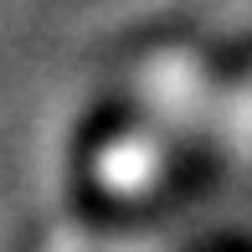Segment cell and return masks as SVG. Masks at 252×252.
<instances>
[{
  "instance_id": "cell-1",
  "label": "cell",
  "mask_w": 252,
  "mask_h": 252,
  "mask_svg": "<svg viewBox=\"0 0 252 252\" xmlns=\"http://www.w3.org/2000/svg\"><path fill=\"white\" fill-rule=\"evenodd\" d=\"M226 144H232L242 159H252V83L242 88V98H237L232 113H226Z\"/></svg>"
},
{
  "instance_id": "cell-2",
  "label": "cell",
  "mask_w": 252,
  "mask_h": 252,
  "mask_svg": "<svg viewBox=\"0 0 252 252\" xmlns=\"http://www.w3.org/2000/svg\"><path fill=\"white\" fill-rule=\"evenodd\" d=\"M41 252H88V232H83V226H62Z\"/></svg>"
}]
</instances>
